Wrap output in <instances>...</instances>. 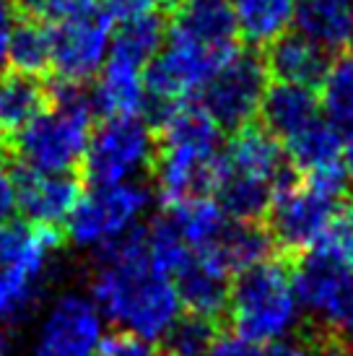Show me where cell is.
Masks as SVG:
<instances>
[{"instance_id": "obj_6", "label": "cell", "mask_w": 353, "mask_h": 356, "mask_svg": "<svg viewBox=\"0 0 353 356\" xmlns=\"http://www.w3.org/2000/svg\"><path fill=\"white\" fill-rule=\"evenodd\" d=\"M268 81L263 50L242 44L203 86V107L218 128L234 133L257 118Z\"/></svg>"}, {"instance_id": "obj_3", "label": "cell", "mask_w": 353, "mask_h": 356, "mask_svg": "<svg viewBox=\"0 0 353 356\" xmlns=\"http://www.w3.org/2000/svg\"><path fill=\"white\" fill-rule=\"evenodd\" d=\"M226 312L236 336L252 343H275L299 323V294L294 270L284 257H268L234 273Z\"/></svg>"}, {"instance_id": "obj_14", "label": "cell", "mask_w": 353, "mask_h": 356, "mask_svg": "<svg viewBox=\"0 0 353 356\" xmlns=\"http://www.w3.org/2000/svg\"><path fill=\"white\" fill-rule=\"evenodd\" d=\"M221 159L229 172L270 185L273 190L281 185V179L291 175L281 140L263 122H255V120L231 133V140Z\"/></svg>"}, {"instance_id": "obj_16", "label": "cell", "mask_w": 353, "mask_h": 356, "mask_svg": "<svg viewBox=\"0 0 353 356\" xmlns=\"http://www.w3.org/2000/svg\"><path fill=\"white\" fill-rule=\"evenodd\" d=\"M263 58L268 79L317 91L333 63V52L320 47L302 31H284L268 47H263Z\"/></svg>"}, {"instance_id": "obj_42", "label": "cell", "mask_w": 353, "mask_h": 356, "mask_svg": "<svg viewBox=\"0 0 353 356\" xmlns=\"http://www.w3.org/2000/svg\"><path fill=\"white\" fill-rule=\"evenodd\" d=\"M351 42H353V34H351Z\"/></svg>"}, {"instance_id": "obj_26", "label": "cell", "mask_w": 353, "mask_h": 356, "mask_svg": "<svg viewBox=\"0 0 353 356\" xmlns=\"http://www.w3.org/2000/svg\"><path fill=\"white\" fill-rule=\"evenodd\" d=\"M164 40H167V19L156 10H151V13L122 21V26L112 37L109 58L130 63L143 70L148 60L161 50Z\"/></svg>"}, {"instance_id": "obj_39", "label": "cell", "mask_w": 353, "mask_h": 356, "mask_svg": "<svg viewBox=\"0 0 353 356\" xmlns=\"http://www.w3.org/2000/svg\"><path fill=\"white\" fill-rule=\"evenodd\" d=\"M343 167L348 179H353V128L345 130L343 136Z\"/></svg>"}, {"instance_id": "obj_21", "label": "cell", "mask_w": 353, "mask_h": 356, "mask_svg": "<svg viewBox=\"0 0 353 356\" xmlns=\"http://www.w3.org/2000/svg\"><path fill=\"white\" fill-rule=\"evenodd\" d=\"M63 245V229L34 221H0V268L29 266L47 270L52 252Z\"/></svg>"}, {"instance_id": "obj_10", "label": "cell", "mask_w": 353, "mask_h": 356, "mask_svg": "<svg viewBox=\"0 0 353 356\" xmlns=\"http://www.w3.org/2000/svg\"><path fill=\"white\" fill-rule=\"evenodd\" d=\"M221 65L224 60L206 47L167 34V47H161L143 68V86L154 104H176L203 91Z\"/></svg>"}, {"instance_id": "obj_8", "label": "cell", "mask_w": 353, "mask_h": 356, "mask_svg": "<svg viewBox=\"0 0 353 356\" xmlns=\"http://www.w3.org/2000/svg\"><path fill=\"white\" fill-rule=\"evenodd\" d=\"M112 21L115 19L99 6L81 16L49 24V76L63 83H86L94 79L104 65Z\"/></svg>"}, {"instance_id": "obj_27", "label": "cell", "mask_w": 353, "mask_h": 356, "mask_svg": "<svg viewBox=\"0 0 353 356\" xmlns=\"http://www.w3.org/2000/svg\"><path fill=\"white\" fill-rule=\"evenodd\" d=\"M320 107L335 128H353V52L343 50L333 58L320 86Z\"/></svg>"}, {"instance_id": "obj_28", "label": "cell", "mask_w": 353, "mask_h": 356, "mask_svg": "<svg viewBox=\"0 0 353 356\" xmlns=\"http://www.w3.org/2000/svg\"><path fill=\"white\" fill-rule=\"evenodd\" d=\"M224 333V320L187 312L176 317L174 325L164 333V354L167 356H208L216 338Z\"/></svg>"}, {"instance_id": "obj_40", "label": "cell", "mask_w": 353, "mask_h": 356, "mask_svg": "<svg viewBox=\"0 0 353 356\" xmlns=\"http://www.w3.org/2000/svg\"><path fill=\"white\" fill-rule=\"evenodd\" d=\"M0 356H8V341H6L3 333H0Z\"/></svg>"}, {"instance_id": "obj_30", "label": "cell", "mask_w": 353, "mask_h": 356, "mask_svg": "<svg viewBox=\"0 0 353 356\" xmlns=\"http://www.w3.org/2000/svg\"><path fill=\"white\" fill-rule=\"evenodd\" d=\"M42 276L44 270L40 268H0V320H13L34 305Z\"/></svg>"}, {"instance_id": "obj_24", "label": "cell", "mask_w": 353, "mask_h": 356, "mask_svg": "<svg viewBox=\"0 0 353 356\" xmlns=\"http://www.w3.org/2000/svg\"><path fill=\"white\" fill-rule=\"evenodd\" d=\"M49 58H52V47H49L47 21L13 10V26H10L8 50H6L10 70H21V73L44 79L52 70Z\"/></svg>"}, {"instance_id": "obj_33", "label": "cell", "mask_w": 353, "mask_h": 356, "mask_svg": "<svg viewBox=\"0 0 353 356\" xmlns=\"http://www.w3.org/2000/svg\"><path fill=\"white\" fill-rule=\"evenodd\" d=\"M94 8H99V0H34L31 10H26V13L47 21V24H58V21L73 19V16H81V13Z\"/></svg>"}, {"instance_id": "obj_9", "label": "cell", "mask_w": 353, "mask_h": 356, "mask_svg": "<svg viewBox=\"0 0 353 356\" xmlns=\"http://www.w3.org/2000/svg\"><path fill=\"white\" fill-rule=\"evenodd\" d=\"M148 206V193L136 182L97 185L83 193L68 216V237L76 245H107L125 234Z\"/></svg>"}, {"instance_id": "obj_41", "label": "cell", "mask_w": 353, "mask_h": 356, "mask_svg": "<svg viewBox=\"0 0 353 356\" xmlns=\"http://www.w3.org/2000/svg\"><path fill=\"white\" fill-rule=\"evenodd\" d=\"M158 3H161V8L167 10V8H169V6H174L176 0H158Z\"/></svg>"}, {"instance_id": "obj_32", "label": "cell", "mask_w": 353, "mask_h": 356, "mask_svg": "<svg viewBox=\"0 0 353 356\" xmlns=\"http://www.w3.org/2000/svg\"><path fill=\"white\" fill-rule=\"evenodd\" d=\"M94 356H167L164 348L154 346L151 341L136 336V333H112V336L101 338L97 354Z\"/></svg>"}, {"instance_id": "obj_34", "label": "cell", "mask_w": 353, "mask_h": 356, "mask_svg": "<svg viewBox=\"0 0 353 356\" xmlns=\"http://www.w3.org/2000/svg\"><path fill=\"white\" fill-rule=\"evenodd\" d=\"M99 6L107 10L112 19L128 21V19H136V16H143V13L156 10L158 0H99Z\"/></svg>"}, {"instance_id": "obj_36", "label": "cell", "mask_w": 353, "mask_h": 356, "mask_svg": "<svg viewBox=\"0 0 353 356\" xmlns=\"http://www.w3.org/2000/svg\"><path fill=\"white\" fill-rule=\"evenodd\" d=\"M19 206L16 198V177H13V169H8L0 161V221H8L10 213Z\"/></svg>"}, {"instance_id": "obj_23", "label": "cell", "mask_w": 353, "mask_h": 356, "mask_svg": "<svg viewBox=\"0 0 353 356\" xmlns=\"http://www.w3.org/2000/svg\"><path fill=\"white\" fill-rule=\"evenodd\" d=\"M242 44L263 50L288 31L294 21V0H231Z\"/></svg>"}, {"instance_id": "obj_7", "label": "cell", "mask_w": 353, "mask_h": 356, "mask_svg": "<svg viewBox=\"0 0 353 356\" xmlns=\"http://www.w3.org/2000/svg\"><path fill=\"white\" fill-rule=\"evenodd\" d=\"M154 136L138 118H109L91 130L81 177L91 185H117L151 164Z\"/></svg>"}, {"instance_id": "obj_1", "label": "cell", "mask_w": 353, "mask_h": 356, "mask_svg": "<svg viewBox=\"0 0 353 356\" xmlns=\"http://www.w3.org/2000/svg\"><path fill=\"white\" fill-rule=\"evenodd\" d=\"M91 294L112 323L128 333L156 341L179 317L174 281L154 270L148 260L146 229H133L101 245V266L94 273Z\"/></svg>"}, {"instance_id": "obj_17", "label": "cell", "mask_w": 353, "mask_h": 356, "mask_svg": "<svg viewBox=\"0 0 353 356\" xmlns=\"http://www.w3.org/2000/svg\"><path fill=\"white\" fill-rule=\"evenodd\" d=\"M52 107V89L40 76L8 70L0 76V154L24 128Z\"/></svg>"}, {"instance_id": "obj_18", "label": "cell", "mask_w": 353, "mask_h": 356, "mask_svg": "<svg viewBox=\"0 0 353 356\" xmlns=\"http://www.w3.org/2000/svg\"><path fill=\"white\" fill-rule=\"evenodd\" d=\"M320 97L314 89L286 83V81H268L260 102L257 118L278 140L296 136L299 130L320 120Z\"/></svg>"}, {"instance_id": "obj_35", "label": "cell", "mask_w": 353, "mask_h": 356, "mask_svg": "<svg viewBox=\"0 0 353 356\" xmlns=\"http://www.w3.org/2000/svg\"><path fill=\"white\" fill-rule=\"evenodd\" d=\"M208 356H263L260 343H252L242 336H221L216 338V343L211 346Z\"/></svg>"}, {"instance_id": "obj_25", "label": "cell", "mask_w": 353, "mask_h": 356, "mask_svg": "<svg viewBox=\"0 0 353 356\" xmlns=\"http://www.w3.org/2000/svg\"><path fill=\"white\" fill-rule=\"evenodd\" d=\"M167 216L172 218V224L190 245V250L211 248L229 227V216L211 195H192L174 206H167Z\"/></svg>"}, {"instance_id": "obj_15", "label": "cell", "mask_w": 353, "mask_h": 356, "mask_svg": "<svg viewBox=\"0 0 353 356\" xmlns=\"http://www.w3.org/2000/svg\"><path fill=\"white\" fill-rule=\"evenodd\" d=\"M172 281L187 312L224 320L231 273L211 250H192Z\"/></svg>"}, {"instance_id": "obj_4", "label": "cell", "mask_w": 353, "mask_h": 356, "mask_svg": "<svg viewBox=\"0 0 353 356\" xmlns=\"http://www.w3.org/2000/svg\"><path fill=\"white\" fill-rule=\"evenodd\" d=\"M340 213V198L314 188L312 182L294 177V169L275 188L263 227L278 252H309L322 239L333 218Z\"/></svg>"}, {"instance_id": "obj_29", "label": "cell", "mask_w": 353, "mask_h": 356, "mask_svg": "<svg viewBox=\"0 0 353 356\" xmlns=\"http://www.w3.org/2000/svg\"><path fill=\"white\" fill-rule=\"evenodd\" d=\"M146 248L154 270H158L161 276H169V278L174 276L176 270L182 268V263L190 257V252H192L169 216L156 218L146 229Z\"/></svg>"}, {"instance_id": "obj_22", "label": "cell", "mask_w": 353, "mask_h": 356, "mask_svg": "<svg viewBox=\"0 0 353 356\" xmlns=\"http://www.w3.org/2000/svg\"><path fill=\"white\" fill-rule=\"evenodd\" d=\"M286 159L296 175H312L320 169L343 164V130L327 120H314L312 125L286 138Z\"/></svg>"}, {"instance_id": "obj_20", "label": "cell", "mask_w": 353, "mask_h": 356, "mask_svg": "<svg viewBox=\"0 0 353 356\" xmlns=\"http://www.w3.org/2000/svg\"><path fill=\"white\" fill-rule=\"evenodd\" d=\"M296 31L327 52H343L353 34L351 0H294Z\"/></svg>"}, {"instance_id": "obj_2", "label": "cell", "mask_w": 353, "mask_h": 356, "mask_svg": "<svg viewBox=\"0 0 353 356\" xmlns=\"http://www.w3.org/2000/svg\"><path fill=\"white\" fill-rule=\"evenodd\" d=\"M52 107L16 136L3 156L37 172H81V161L91 138V94L86 83L52 86Z\"/></svg>"}, {"instance_id": "obj_11", "label": "cell", "mask_w": 353, "mask_h": 356, "mask_svg": "<svg viewBox=\"0 0 353 356\" xmlns=\"http://www.w3.org/2000/svg\"><path fill=\"white\" fill-rule=\"evenodd\" d=\"M167 34L200 44L224 63L242 47L231 0H176L167 8Z\"/></svg>"}, {"instance_id": "obj_38", "label": "cell", "mask_w": 353, "mask_h": 356, "mask_svg": "<svg viewBox=\"0 0 353 356\" xmlns=\"http://www.w3.org/2000/svg\"><path fill=\"white\" fill-rule=\"evenodd\" d=\"M10 26H13V6H10V0H0V63L6 60Z\"/></svg>"}, {"instance_id": "obj_19", "label": "cell", "mask_w": 353, "mask_h": 356, "mask_svg": "<svg viewBox=\"0 0 353 356\" xmlns=\"http://www.w3.org/2000/svg\"><path fill=\"white\" fill-rule=\"evenodd\" d=\"M91 107L104 120L109 118H138L146 112V86L143 70L107 58V65L99 70V81L91 91Z\"/></svg>"}, {"instance_id": "obj_5", "label": "cell", "mask_w": 353, "mask_h": 356, "mask_svg": "<svg viewBox=\"0 0 353 356\" xmlns=\"http://www.w3.org/2000/svg\"><path fill=\"white\" fill-rule=\"evenodd\" d=\"M299 305L330 338H353V266L309 250L294 270Z\"/></svg>"}, {"instance_id": "obj_37", "label": "cell", "mask_w": 353, "mask_h": 356, "mask_svg": "<svg viewBox=\"0 0 353 356\" xmlns=\"http://www.w3.org/2000/svg\"><path fill=\"white\" fill-rule=\"evenodd\" d=\"M263 356H314L312 341H299V343H270L263 348Z\"/></svg>"}, {"instance_id": "obj_13", "label": "cell", "mask_w": 353, "mask_h": 356, "mask_svg": "<svg viewBox=\"0 0 353 356\" xmlns=\"http://www.w3.org/2000/svg\"><path fill=\"white\" fill-rule=\"evenodd\" d=\"M13 177L21 211L44 227H63L83 195L81 172H37L16 164Z\"/></svg>"}, {"instance_id": "obj_31", "label": "cell", "mask_w": 353, "mask_h": 356, "mask_svg": "<svg viewBox=\"0 0 353 356\" xmlns=\"http://www.w3.org/2000/svg\"><path fill=\"white\" fill-rule=\"evenodd\" d=\"M312 250H320L333 260H340L345 266H353V211H343L333 218L322 239Z\"/></svg>"}, {"instance_id": "obj_12", "label": "cell", "mask_w": 353, "mask_h": 356, "mask_svg": "<svg viewBox=\"0 0 353 356\" xmlns=\"http://www.w3.org/2000/svg\"><path fill=\"white\" fill-rule=\"evenodd\" d=\"M101 338L97 305L79 294H65L44 317L34 356H94Z\"/></svg>"}]
</instances>
